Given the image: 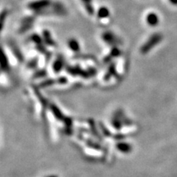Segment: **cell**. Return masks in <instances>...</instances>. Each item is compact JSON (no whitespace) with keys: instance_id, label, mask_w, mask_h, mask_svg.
Returning a JSON list of instances; mask_svg holds the SVG:
<instances>
[{"instance_id":"7a4b0ae2","label":"cell","mask_w":177,"mask_h":177,"mask_svg":"<svg viewBox=\"0 0 177 177\" xmlns=\"http://www.w3.org/2000/svg\"><path fill=\"white\" fill-rule=\"evenodd\" d=\"M161 38H162V35L159 33H155V34L152 35L149 38V39L147 41L146 43L143 44V47H141V52L143 54H146V53L149 52L150 49L160 42Z\"/></svg>"},{"instance_id":"52a82bcc","label":"cell","mask_w":177,"mask_h":177,"mask_svg":"<svg viewBox=\"0 0 177 177\" xmlns=\"http://www.w3.org/2000/svg\"><path fill=\"white\" fill-rule=\"evenodd\" d=\"M81 2L84 3V5L85 6V5L92 4V0H81Z\"/></svg>"},{"instance_id":"ba28073f","label":"cell","mask_w":177,"mask_h":177,"mask_svg":"<svg viewBox=\"0 0 177 177\" xmlns=\"http://www.w3.org/2000/svg\"><path fill=\"white\" fill-rule=\"evenodd\" d=\"M173 5H177V0H169Z\"/></svg>"},{"instance_id":"8992f818","label":"cell","mask_w":177,"mask_h":177,"mask_svg":"<svg viewBox=\"0 0 177 177\" xmlns=\"http://www.w3.org/2000/svg\"><path fill=\"white\" fill-rule=\"evenodd\" d=\"M128 147H129L128 145H127L126 143H122V144H119V148L120 149L124 150V151L126 150V149H129Z\"/></svg>"},{"instance_id":"3957f363","label":"cell","mask_w":177,"mask_h":177,"mask_svg":"<svg viewBox=\"0 0 177 177\" xmlns=\"http://www.w3.org/2000/svg\"><path fill=\"white\" fill-rule=\"evenodd\" d=\"M146 21L148 25L151 27H155L158 24L159 19L158 16L155 13H150L146 16Z\"/></svg>"},{"instance_id":"6da1fadb","label":"cell","mask_w":177,"mask_h":177,"mask_svg":"<svg viewBox=\"0 0 177 177\" xmlns=\"http://www.w3.org/2000/svg\"><path fill=\"white\" fill-rule=\"evenodd\" d=\"M52 4L51 0H34L28 3L27 8L35 13L42 14Z\"/></svg>"},{"instance_id":"277c9868","label":"cell","mask_w":177,"mask_h":177,"mask_svg":"<svg viewBox=\"0 0 177 177\" xmlns=\"http://www.w3.org/2000/svg\"><path fill=\"white\" fill-rule=\"evenodd\" d=\"M97 16L98 19H107L110 16V11H109L108 8H106L105 6H102L99 8L98 10H97Z\"/></svg>"},{"instance_id":"5b68a950","label":"cell","mask_w":177,"mask_h":177,"mask_svg":"<svg viewBox=\"0 0 177 177\" xmlns=\"http://www.w3.org/2000/svg\"><path fill=\"white\" fill-rule=\"evenodd\" d=\"M68 46L70 47V49H72L74 52H78L80 49V45L76 39H74V38L69 40Z\"/></svg>"}]
</instances>
